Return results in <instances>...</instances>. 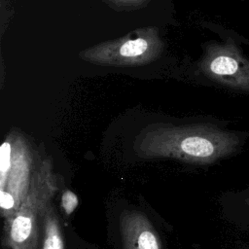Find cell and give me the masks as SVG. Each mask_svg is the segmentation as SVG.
<instances>
[{"instance_id": "obj_1", "label": "cell", "mask_w": 249, "mask_h": 249, "mask_svg": "<svg viewBox=\"0 0 249 249\" xmlns=\"http://www.w3.org/2000/svg\"><path fill=\"white\" fill-rule=\"evenodd\" d=\"M248 140L249 130L231 129L227 124H154L137 136L134 151L143 159H174L195 164H212L238 154Z\"/></svg>"}, {"instance_id": "obj_2", "label": "cell", "mask_w": 249, "mask_h": 249, "mask_svg": "<svg viewBox=\"0 0 249 249\" xmlns=\"http://www.w3.org/2000/svg\"><path fill=\"white\" fill-rule=\"evenodd\" d=\"M59 179L50 157L37 160L27 196L16 213L4 222V247L38 249L43 214L58 192Z\"/></svg>"}, {"instance_id": "obj_3", "label": "cell", "mask_w": 249, "mask_h": 249, "mask_svg": "<svg viewBox=\"0 0 249 249\" xmlns=\"http://www.w3.org/2000/svg\"><path fill=\"white\" fill-rule=\"evenodd\" d=\"M244 45L249 40L233 30L225 32L220 41L207 42L198 62L200 74L213 85L249 96V57Z\"/></svg>"}, {"instance_id": "obj_4", "label": "cell", "mask_w": 249, "mask_h": 249, "mask_svg": "<svg viewBox=\"0 0 249 249\" xmlns=\"http://www.w3.org/2000/svg\"><path fill=\"white\" fill-rule=\"evenodd\" d=\"M37 160L28 141L11 132L0 148V206L4 220L10 219L27 196Z\"/></svg>"}, {"instance_id": "obj_5", "label": "cell", "mask_w": 249, "mask_h": 249, "mask_svg": "<svg viewBox=\"0 0 249 249\" xmlns=\"http://www.w3.org/2000/svg\"><path fill=\"white\" fill-rule=\"evenodd\" d=\"M163 48L158 28L152 26L138 28L122 38L88 48L80 53V57L98 65L135 67L156 60Z\"/></svg>"}, {"instance_id": "obj_6", "label": "cell", "mask_w": 249, "mask_h": 249, "mask_svg": "<svg viewBox=\"0 0 249 249\" xmlns=\"http://www.w3.org/2000/svg\"><path fill=\"white\" fill-rule=\"evenodd\" d=\"M120 230L124 249H161L152 223L139 211H124Z\"/></svg>"}, {"instance_id": "obj_7", "label": "cell", "mask_w": 249, "mask_h": 249, "mask_svg": "<svg viewBox=\"0 0 249 249\" xmlns=\"http://www.w3.org/2000/svg\"><path fill=\"white\" fill-rule=\"evenodd\" d=\"M225 209L231 222L242 231L249 232V187L229 193Z\"/></svg>"}, {"instance_id": "obj_8", "label": "cell", "mask_w": 249, "mask_h": 249, "mask_svg": "<svg viewBox=\"0 0 249 249\" xmlns=\"http://www.w3.org/2000/svg\"><path fill=\"white\" fill-rule=\"evenodd\" d=\"M41 249H64L62 231L53 201L43 214Z\"/></svg>"}, {"instance_id": "obj_9", "label": "cell", "mask_w": 249, "mask_h": 249, "mask_svg": "<svg viewBox=\"0 0 249 249\" xmlns=\"http://www.w3.org/2000/svg\"><path fill=\"white\" fill-rule=\"evenodd\" d=\"M78 203H79L78 196L75 193H73L70 190H66L62 193L60 205L66 215L72 214L76 209V207L78 206Z\"/></svg>"}, {"instance_id": "obj_10", "label": "cell", "mask_w": 249, "mask_h": 249, "mask_svg": "<svg viewBox=\"0 0 249 249\" xmlns=\"http://www.w3.org/2000/svg\"><path fill=\"white\" fill-rule=\"evenodd\" d=\"M109 1L120 6H128V7H139L149 2V0H109Z\"/></svg>"}, {"instance_id": "obj_11", "label": "cell", "mask_w": 249, "mask_h": 249, "mask_svg": "<svg viewBox=\"0 0 249 249\" xmlns=\"http://www.w3.org/2000/svg\"><path fill=\"white\" fill-rule=\"evenodd\" d=\"M235 249H249V246H241V247H238Z\"/></svg>"}]
</instances>
